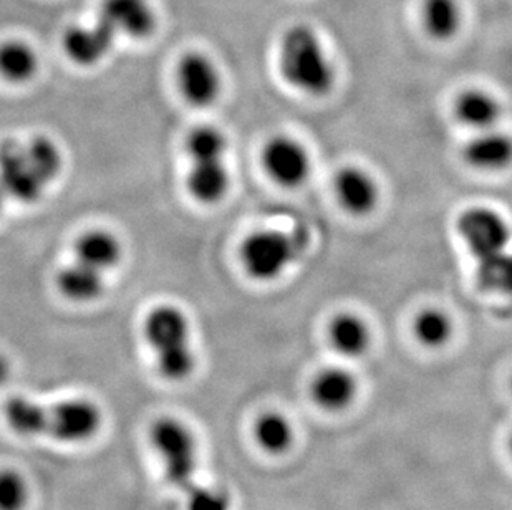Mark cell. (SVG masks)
<instances>
[{
	"label": "cell",
	"instance_id": "obj_1",
	"mask_svg": "<svg viewBox=\"0 0 512 510\" xmlns=\"http://www.w3.org/2000/svg\"><path fill=\"white\" fill-rule=\"evenodd\" d=\"M5 421L20 436H50L60 443H85L102 428V411L93 401L67 400L40 405L12 396L4 406Z\"/></svg>",
	"mask_w": 512,
	"mask_h": 510
},
{
	"label": "cell",
	"instance_id": "obj_2",
	"mask_svg": "<svg viewBox=\"0 0 512 510\" xmlns=\"http://www.w3.org/2000/svg\"><path fill=\"white\" fill-rule=\"evenodd\" d=\"M279 68L290 87L310 97H324L334 88L335 68L322 40L309 25H292L282 35Z\"/></svg>",
	"mask_w": 512,
	"mask_h": 510
},
{
	"label": "cell",
	"instance_id": "obj_3",
	"mask_svg": "<svg viewBox=\"0 0 512 510\" xmlns=\"http://www.w3.org/2000/svg\"><path fill=\"white\" fill-rule=\"evenodd\" d=\"M145 338L165 380L178 383L193 375L196 360L189 340L188 317L183 310L174 305L153 308L146 315Z\"/></svg>",
	"mask_w": 512,
	"mask_h": 510
},
{
	"label": "cell",
	"instance_id": "obj_4",
	"mask_svg": "<svg viewBox=\"0 0 512 510\" xmlns=\"http://www.w3.org/2000/svg\"><path fill=\"white\" fill-rule=\"evenodd\" d=\"M307 246L309 236L304 229L257 231L242 242V267L251 279L272 282L304 255Z\"/></svg>",
	"mask_w": 512,
	"mask_h": 510
},
{
	"label": "cell",
	"instance_id": "obj_5",
	"mask_svg": "<svg viewBox=\"0 0 512 510\" xmlns=\"http://www.w3.org/2000/svg\"><path fill=\"white\" fill-rule=\"evenodd\" d=\"M150 441L160 454L168 481L178 489H191L198 469V448L191 429L179 419H156L150 429Z\"/></svg>",
	"mask_w": 512,
	"mask_h": 510
},
{
	"label": "cell",
	"instance_id": "obj_6",
	"mask_svg": "<svg viewBox=\"0 0 512 510\" xmlns=\"http://www.w3.org/2000/svg\"><path fill=\"white\" fill-rule=\"evenodd\" d=\"M456 227L476 265L488 264L508 252L511 229L504 217L489 207H469L459 216Z\"/></svg>",
	"mask_w": 512,
	"mask_h": 510
},
{
	"label": "cell",
	"instance_id": "obj_7",
	"mask_svg": "<svg viewBox=\"0 0 512 510\" xmlns=\"http://www.w3.org/2000/svg\"><path fill=\"white\" fill-rule=\"evenodd\" d=\"M0 188L7 198L24 204L37 203L47 188L27 156L25 146L15 141L0 146Z\"/></svg>",
	"mask_w": 512,
	"mask_h": 510
},
{
	"label": "cell",
	"instance_id": "obj_8",
	"mask_svg": "<svg viewBox=\"0 0 512 510\" xmlns=\"http://www.w3.org/2000/svg\"><path fill=\"white\" fill-rule=\"evenodd\" d=\"M262 164L269 178L282 188H299L310 176L309 153L290 136H274L267 141Z\"/></svg>",
	"mask_w": 512,
	"mask_h": 510
},
{
	"label": "cell",
	"instance_id": "obj_9",
	"mask_svg": "<svg viewBox=\"0 0 512 510\" xmlns=\"http://www.w3.org/2000/svg\"><path fill=\"white\" fill-rule=\"evenodd\" d=\"M176 82L186 102L193 106L213 105L221 93V75L216 63L201 52L184 53L176 67Z\"/></svg>",
	"mask_w": 512,
	"mask_h": 510
},
{
	"label": "cell",
	"instance_id": "obj_10",
	"mask_svg": "<svg viewBox=\"0 0 512 510\" xmlns=\"http://www.w3.org/2000/svg\"><path fill=\"white\" fill-rule=\"evenodd\" d=\"M97 20L115 37L146 39L156 29L155 9L150 0H103Z\"/></svg>",
	"mask_w": 512,
	"mask_h": 510
},
{
	"label": "cell",
	"instance_id": "obj_11",
	"mask_svg": "<svg viewBox=\"0 0 512 510\" xmlns=\"http://www.w3.org/2000/svg\"><path fill=\"white\" fill-rule=\"evenodd\" d=\"M340 206L352 216H368L380 201V188L372 174L358 166H345L335 176Z\"/></svg>",
	"mask_w": 512,
	"mask_h": 510
},
{
	"label": "cell",
	"instance_id": "obj_12",
	"mask_svg": "<svg viewBox=\"0 0 512 510\" xmlns=\"http://www.w3.org/2000/svg\"><path fill=\"white\" fill-rule=\"evenodd\" d=\"M115 35L102 24L77 25L65 32L63 49L72 62L80 67H92L102 62L112 50Z\"/></svg>",
	"mask_w": 512,
	"mask_h": 510
},
{
	"label": "cell",
	"instance_id": "obj_13",
	"mask_svg": "<svg viewBox=\"0 0 512 510\" xmlns=\"http://www.w3.org/2000/svg\"><path fill=\"white\" fill-rule=\"evenodd\" d=\"M229 181L226 158L199 159L191 161L186 184L189 194L198 203L216 204L228 193Z\"/></svg>",
	"mask_w": 512,
	"mask_h": 510
},
{
	"label": "cell",
	"instance_id": "obj_14",
	"mask_svg": "<svg viewBox=\"0 0 512 510\" xmlns=\"http://www.w3.org/2000/svg\"><path fill=\"white\" fill-rule=\"evenodd\" d=\"M464 159L479 171H503L512 164V136L498 131H479L464 146Z\"/></svg>",
	"mask_w": 512,
	"mask_h": 510
},
{
	"label": "cell",
	"instance_id": "obj_15",
	"mask_svg": "<svg viewBox=\"0 0 512 510\" xmlns=\"http://www.w3.org/2000/svg\"><path fill=\"white\" fill-rule=\"evenodd\" d=\"M357 390L355 376L342 368H325L315 376L310 386L315 403L327 411L348 408L355 400Z\"/></svg>",
	"mask_w": 512,
	"mask_h": 510
},
{
	"label": "cell",
	"instance_id": "obj_16",
	"mask_svg": "<svg viewBox=\"0 0 512 510\" xmlns=\"http://www.w3.org/2000/svg\"><path fill=\"white\" fill-rule=\"evenodd\" d=\"M501 111V103L481 88L464 90L455 102V115L459 123L476 131L493 130Z\"/></svg>",
	"mask_w": 512,
	"mask_h": 510
},
{
	"label": "cell",
	"instance_id": "obj_17",
	"mask_svg": "<svg viewBox=\"0 0 512 510\" xmlns=\"http://www.w3.org/2000/svg\"><path fill=\"white\" fill-rule=\"evenodd\" d=\"M121 259V244L112 232L88 231L75 242V260L105 272L115 267Z\"/></svg>",
	"mask_w": 512,
	"mask_h": 510
},
{
	"label": "cell",
	"instance_id": "obj_18",
	"mask_svg": "<svg viewBox=\"0 0 512 510\" xmlns=\"http://www.w3.org/2000/svg\"><path fill=\"white\" fill-rule=\"evenodd\" d=\"M329 337L335 352L342 357H362L370 347L368 325L355 313H339L330 323Z\"/></svg>",
	"mask_w": 512,
	"mask_h": 510
},
{
	"label": "cell",
	"instance_id": "obj_19",
	"mask_svg": "<svg viewBox=\"0 0 512 510\" xmlns=\"http://www.w3.org/2000/svg\"><path fill=\"white\" fill-rule=\"evenodd\" d=\"M57 287L63 297L73 302H92L102 295L105 285L102 272L75 260L58 272Z\"/></svg>",
	"mask_w": 512,
	"mask_h": 510
},
{
	"label": "cell",
	"instance_id": "obj_20",
	"mask_svg": "<svg viewBox=\"0 0 512 510\" xmlns=\"http://www.w3.org/2000/svg\"><path fill=\"white\" fill-rule=\"evenodd\" d=\"M39 70V57L27 42L7 40L0 44V77L7 82L25 83Z\"/></svg>",
	"mask_w": 512,
	"mask_h": 510
},
{
	"label": "cell",
	"instance_id": "obj_21",
	"mask_svg": "<svg viewBox=\"0 0 512 510\" xmlns=\"http://www.w3.org/2000/svg\"><path fill=\"white\" fill-rule=\"evenodd\" d=\"M421 20L426 34L436 40H450L458 34L461 25V7L458 0H423Z\"/></svg>",
	"mask_w": 512,
	"mask_h": 510
},
{
	"label": "cell",
	"instance_id": "obj_22",
	"mask_svg": "<svg viewBox=\"0 0 512 510\" xmlns=\"http://www.w3.org/2000/svg\"><path fill=\"white\" fill-rule=\"evenodd\" d=\"M254 438L266 453L282 454L294 443V429L282 414L266 413L254 424Z\"/></svg>",
	"mask_w": 512,
	"mask_h": 510
},
{
	"label": "cell",
	"instance_id": "obj_23",
	"mask_svg": "<svg viewBox=\"0 0 512 510\" xmlns=\"http://www.w3.org/2000/svg\"><path fill=\"white\" fill-rule=\"evenodd\" d=\"M413 332L425 347L441 348L453 337V322L440 308H426L416 315Z\"/></svg>",
	"mask_w": 512,
	"mask_h": 510
},
{
	"label": "cell",
	"instance_id": "obj_24",
	"mask_svg": "<svg viewBox=\"0 0 512 510\" xmlns=\"http://www.w3.org/2000/svg\"><path fill=\"white\" fill-rule=\"evenodd\" d=\"M25 146L27 156L34 164L35 171L39 174L40 179L49 186L60 171H62V153L58 150L54 140H50L47 136H35Z\"/></svg>",
	"mask_w": 512,
	"mask_h": 510
},
{
	"label": "cell",
	"instance_id": "obj_25",
	"mask_svg": "<svg viewBox=\"0 0 512 510\" xmlns=\"http://www.w3.org/2000/svg\"><path fill=\"white\" fill-rule=\"evenodd\" d=\"M186 151L191 161L226 158L228 140L223 131H219L214 126H198L189 133Z\"/></svg>",
	"mask_w": 512,
	"mask_h": 510
},
{
	"label": "cell",
	"instance_id": "obj_26",
	"mask_svg": "<svg viewBox=\"0 0 512 510\" xmlns=\"http://www.w3.org/2000/svg\"><path fill=\"white\" fill-rule=\"evenodd\" d=\"M478 282L484 290L512 297V254L504 252L488 264L478 265Z\"/></svg>",
	"mask_w": 512,
	"mask_h": 510
},
{
	"label": "cell",
	"instance_id": "obj_27",
	"mask_svg": "<svg viewBox=\"0 0 512 510\" xmlns=\"http://www.w3.org/2000/svg\"><path fill=\"white\" fill-rule=\"evenodd\" d=\"M29 502V486L15 469H0V510H24Z\"/></svg>",
	"mask_w": 512,
	"mask_h": 510
},
{
	"label": "cell",
	"instance_id": "obj_28",
	"mask_svg": "<svg viewBox=\"0 0 512 510\" xmlns=\"http://www.w3.org/2000/svg\"><path fill=\"white\" fill-rule=\"evenodd\" d=\"M186 510H231V501L221 489L193 486L188 489Z\"/></svg>",
	"mask_w": 512,
	"mask_h": 510
},
{
	"label": "cell",
	"instance_id": "obj_29",
	"mask_svg": "<svg viewBox=\"0 0 512 510\" xmlns=\"http://www.w3.org/2000/svg\"><path fill=\"white\" fill-rule=\"evenodd\" d=\"M10 375V363L7 361V358L2 357L0 355V385L4 383Z\"/></svg>",
	"mask_w": 512,
	"mask_h": 510
},
{
	"label": "cell",
	"instance_id": "obj_30",
	"mask_svg": "<svg viewBox=\"0 0 512 510\" xmlns=\"http://www.w3.org/2000/svg\"><path fill=\"white\" fill-rule=\"evenodd\" d=\"M5 198H7V196H5L4 189L0 188V212L4 209Z\"/></svg>",
	"mask_w": 512,
	"mask_h": 510
},
{
	"label": "cell",
	"instance_id": "obj_31",
	"mask_svg": "<svg viewBox=\"0 0 512 510\" xmlns=\"http://www.w3.org/2000/svg\"><path fill=\"white\" fill-rule=\"evenodd\" d=\"M509 446H511V453H512V436H511V441H509Z\"/></svg>",
	"mask_w": 512,
	"mask_h": 510
}]
</instances>
